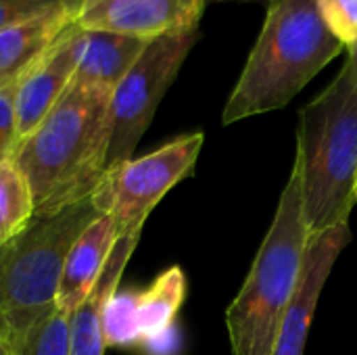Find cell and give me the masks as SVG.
Wrapping results in <instances>:
<instances>
[{"instance_id":"cell-1","label":"cell","mask_w":357,"mask_h":355,"mask_svg":"<svg viewBox=\"0 0 357 355\" xmlns=\"http://www.w3.org/2000/svg\"><path fill=\"white\" fill-rule=\"evenodd\" d=\"M111 94L109 88L73 80L40 126L19 140L13 159L29 184L33 213L56 211L100 184Z\"/></svg>"},{"instance_id":"cell-2","label":"cell","mask_w":357,"mask_h":355,"mask_svg":"<svg viewBox=\"0 0 357 355\" xmlns=\"http://www.w3.org/2000/svg\"><path fill=\"white\" fill-rule=\"evenodd\" d=\"M345 46L326 29L316 0H272L222 123L287 107Z\"/></svg>"},{"instance_id":"cell-3","label":"cell","mask_w":357,"mask_h":355,"mask_svg":"<svg viewBox=\"0 0 357 355\" xmlns=\"http://www.w3.org/2000/svg\"><path fill=\"white\" fill-rule=\"evenodd\" d=\"M295 161L307 232L349 224L357 182V73L349 59L299 111Z\"/></svg>"},{"instance_id":"cell-4","label":"cell","mask_w":357,"mask_h":355,"mask_svg":"<svg viewBox=\"0 0 357 355\" xmlns=\"http://www.w3.org/2000/svg\"><path fill=\"white\" fill-rule=\"evenodd\" d=\"M105 211L98 186L0 243V337L13 345L56 305L67 255L82 232Z\"/></svg>"},{"instance_id":"cell-5","label":"cell","mask_w":357,"mask_h":355,"mask_svg":"<svg viewBox=\"0 0 357 355\" xmlns=\"http://www.w3.org/2000/svg\"><path fill=\"white\" fill-rule=\"evenodd\" d=\"M307 241L301 172L295 161L274 222L245 285L226 312L232 355H274L287 308L301 274Z\"/></svg>"},{"instance_id":"cell-6","label":"cell","mask_w":357,"mask_h":355,"mask_svg":"<svg viewBox=\"0 0 357 355\" xmlns=\"http://www.w3.org/2000/svg\"><path fill=\"white\" fill-rule=\"evenodd\" d=\"M197 40L199 29L149 40L136 63L115 86L109 109L111 132L105 174L132 159V153L151 126L161 98L174 84Z\"/></svg>"},{"instance_id":"cell-7","label":"cell","mask_w":357,"mask_h":355,"mask_svg":"<svg viewBox=\"0 0 357 355\" xmlns=\"http://www.w3.org/2000/svg\"><path fill=\"white\" fill-rule=\"evenodd\" d=\"M203 140V132L184 134L102 176L98 190L105 211L117 222L119 236L144 228V222L157 203L192 172Z\"/></svg>"},{"instance_id":"cell-8","label":"cell","mask_w":357,"mask_h":355,"mask_svg":"<svg viewBox=\"0 0 357 355\" xmlns=\"http://www.w3.org/2000/svg\"><path fill=\"white\" fill-rule=\"evenodd\" d=\"M209 0H82L77 25L153 40L199 29Z\"/></svg>"},{"instance_id":"cell-9","label":"cell","mask_w":357,"mask_h":355,"mask_svg":"<svg viewBox=\"0 0 357 355\" xmlns=\"http://www.w3.org/2000/svg\"><path fill=\"white\" fill-rule=\"evenodd\" d=\"M349 241H351L349 224H341L331 230L310 234L303 264H301V274L295 293L291 297V303L287 308L274 355L305 354V343L320 295L337 259L341 257Z\"/></svg>"},{"instance_id":"cell-10","label":"cell","mask_w":357,"mask_h":355,"mask_svg":"<svg viewBox=\"0 0 357 355\" xmlns=\"http://www.w3.org/2000/svg\"><path fill=\"white\" fill-rule=\"evenodd\" d=\"M82 0H63L0 29V88L15 86L65 33L77 25Z\"/></svg>"},{"instance_id":"cell-11","label":"cell","mask_w":357,"mask_h":355,"mask_svg":"<svg viewBox=\"0 0 357 355\" xmlns=\"http://www.w3.org/2000/svg\"><path fill=\"white\" fill-rule=\"evenodd\" d=\"M77 27V25H75ZM75 27L65 33L19 82L15 90L19 140L31 134L75 77Z\"/></svg>"},{"instance_id":"cell-12","label":"cell","mask_w":357,"mask_h":355,"mask_svg":"<svg viewBox=\"0 0 357 355\" xmlns=\"http://www.w3.org/2000/svg\"><path fill=\"white\" fill-rule=\"evenodd\" d=\"M142 228L126 232L117 239L111 255L98 274L88 297L71 312V355H105L102 312L107 301L117 293L126 266L138 247Z\"/></svg>"},{"instance_id":"cell-13","label":"cell","mask_w":357,"mask_h":355,"mask_svg":"<svg viewBox=\"0 0 357 355\" xmlns=\"http://www.w3.org/2000/svg\"><path fill=\"white\" fill-rule=\"evenodd\" d=\"M117 239L119 228L111 213H102L82 232V236L71 247L63 268L56 293V305L61 310L75 312V308L88 297Z\"/></svg>"},{"instance_id":"cell-14","label":"cell","mask_w":357,"mask_h":355,"mask_svg":"<svg viewBox=\"0 0 357 355\" xmlns=\"http://www.w3.org/2000/svg\"><path fill=\"white\" fill-rule=\"evenodd\" d=\"M146 44L149 40L142 38L100 29H84L77 25V69L73 80L115 90V86L123 80Z\"/></svg>"},{"instance_id":"cell-15","label":"cell","mask_w":357,"mask_h":355,"mask_svg":"<svg viewBox=\"0 0 357 355\" xmlns=\"http://www.w3.org/2000/svg\"><path fill=\"white\" fill-rule=\"evenodd\" d=\"M186 297V276L180 266L167 268L153 285L138 293V322L142 341L161 335L174 326V320Z\"/></svg>"},{"instance_id":"cell-16","label":"cell","mask_w":357,"mask_h":355,"mask_svg":"<svg viewBox=\"0 0 357 355\" xmlns=\"http://www.w3.org/2000/svg\"><path fill=\"white\" fill-rule=\"evenodd\" d=\"M33 218L29 184L15 159L0 161V243L21 232Z\"/></svg>"},{"instance_id":"cell-17","label":"cell","mask_w":357,"mask_h":355,"mask_svg":"<svg viewBox=\"0 0 357 355\" xmlns=\"http://www.w3.org/2000/svg\"><path fill=\"white\" fill-rule=\"evenodd\" d=\"M15 355H71V312L54 305L27 331Z\"/></svg>"},{"instance_id":"cell-18","label":"cell","mask_w":357,"mask_h":355,"mask_svg":"<svg viewBox=\"0 0 357 355\" xmlns=\"http://www.w3.org/2000/svg\"><path fill=\"white\" fill-rule=\"evenodd\" d=\"M102 337L107 347H128L142 343L138 322V293H115L102 312Z\"/></svg>"},{"instance_id":"cell-19","label":"cell","mask_w":357,"mask_h":355,"mask_svg":"<svg viewBox=\"0 0 357 355\" xmlns=\"http://www.w3.org/2000/svg\"><path fill=\"white\" fill-rule=\"evenodd\" d=\"M326 29L349 52L357 46V0H316Z\"/></svg>"},{"instance_id":"cell-20","label":"cell","mask_w":357,"mask_h":355,"mask_svg":"<svg viewBox=\"0 0 357 355\" xmlns=\"http://www.w3.org/2000/svg\"><path fill=\"white\" fill-rule=\"evenodd\" d=\"M15 86L0 88V161L13 159L19 144L17 132V107H15Z\"/></svg>"},{"instance_id":"cell-21","label":"cell","mask_w":357,"mask_h":355,"mask_svg":"<svg viewBox=\"0 0 357 355\" xmlns=\"http://www.w3.org/2000/svg\"><path fill=\"white\" fill-rule=\"evenodd\" d=\"M63 0H0V29L29 19Z\"/></svg>"},{"instance_id":"cell-22","label":"cell","mask_w":357,"mask_h":355,"mask_svg":"<svg viewBox=\"0 0 357 355\" xmlns=\"http://www.w3.org/2000/svg\"><path fill=\"white\" fill-rule=\"evenodd\" d=\"M178 343H180V337H178V331L176 326L163 331L161 335L153 337V339H146L142 341L144 349L149 352L151 355H172L176 354L178 349Z\"/></svg>"},{"instance_id":"cell-23","label":"cell","mask_w":357,"mask_h":355,"mask_svg":"<svg viewBox=\"0 0 357 355\" xmlns=\"http://www.w3.org/2000/svg\"><path fill=\"white\" fill-rule=\"evenodd\" d=\"M0 355H15L13 345H10L8 341H4L2 337H0Z\"/></svg>"},{"instance_id":"cell-24","label":"cell","mask_w":357,"mask_h":355,"mask_svg":"<svg viewBox=\"0 0 357 355\" xmlns=\"http://www.w3.org/2000/svg\"><path fill=\"white\" fill-rule=\"evenodd\" d=\"M347 59L354 63V69H356V73H357V46L356 48H351V50L347 52Z\"/></svg>"},{"instance_id":"cell-25","label":"cell","mask_w":357,"mask_h":355,"mask_svg":"<svg viewBox=\"0 0 357 355\" xmlns=\"http://www.w3.org/2000/svg\"><path fill=\"white\" fill-rule=\"evenodd\" d=\"M209 2H230V0H209ZM236 2H264L268 6L272 0H236Z\"/></svg>"},{"instance_id":"cell-26","label":"cell","mask_w":357,"mask_h":355,"mask_svg":"<svg viewBox=\"0 0 357 355\" xmlns=\"http://www.w3.org/2000/svg\"><path fill=\"white\" fill-rule=\"evenodd\" d=\"M356 203H357V182H356Z\"/></svg>"}]
</instances>
